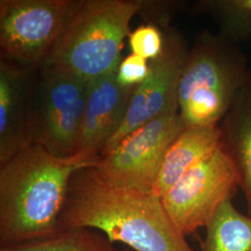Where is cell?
I'll return each instance as SVG.
<instances>
[{"label":"cell","mask_w":251,"mask_h":251,"mask_svg":"<svg viewBox=\"0 0 251 251\" xmlns=\"http://www.w3.org/2000/svg\"><path fill=\"white\" fill-rule=\"evenodd\" d=\"M165 43L156 59L149 61V74L135 90L125 117L100 156L113 150L135 129L156 117L179 112V87L188 58L179 34H164Z\"/></svg>","instance_id":"9c48e42d"},{"label":"cell","mask_w":251,"mask_h":251,"mask_svg":"<svg viewBox=\"0 0 251 251\" xmlns=\"http://www.w3.org/2000/svg\"><path fill=\"white\" fill-rule=\"evenodd\" d=\"M89 228L133 251H195L152 192L117 186L94 167L70 180L59 230ZM58 230V231H59Z\"/></svg>","instance_id":"6da1fadb"},{"label":"cell","mask_w":251,"mask_h":251,"mask_svg":"<svg viewBox=\"0 0 251 251\" xmlns=\"http://www.w3.org/2000/svg\"><path fill=\"white\" fill-rule=\"evenodd\" d=\"M0 251H2V250H0Z\"/></svg>","instance_id":"ffe728a7"},{"label":"cell","mask_w":251,"mask_h":251,"mask_svg":"<svg viewBox=\"0 0 251 251\" xmlns=\"http://www.w3.org/2000/svg\"><path fill=\"white\" fill-rule=\"evenodd\" d=\"M32 103L33 143L57 157L77 154L88 82L69 73L40 67Z\"/></svg>","instance_id":"5b68a950"},{"label":"cell","mask_w":251,"mask_h":251,"mask_svg":"<svg viewBox=\"0 0 251 251\" xmlns=\"http://www.w3.org/2000/svg\"><path fill=\"white\" fill-rule=\"evenodd\" d=\"M128 42L132 53L152 61L163 52L165 37L156 25H144L129 34Z\"/></svg>","instance_id":"2e32d148"},{"label":"cell","mask_w":251,"mask_h":251,"mask_svg":"<svg viewBox=\"0 0 251 251\" xmlns=\"http://www.w3.org/2000/svg\"><path fill=\"white\" fill-rule=\"evenodd\" d=\"M149 74V61L131 53L119 64L117 80L125 88H137L144 83Z\"/></svg>","instance_id":"e0dca14e"},{"label":"cell","mask_w":251,"mask_h":251,"mask_svg":"<svg viewBox=\"0 0 251 251\" xmlns=\"http://www.w3.org/2000/svg\"><path fill=\"white\" fill-rule=\"evenodd\" d=\"M247 86L243 65L208 35L189 52L179 87V113L185 126L218 125Z\"/></svg>","instance_id":"277c9868"},{"label":"cell","mask_w":251,"mask_h":251,"mask_svg":"<svg viewBox=\"0 0 251 251\" xmlns=\"http://www.w3.org/2000/svg\"><path fill=\"white\" fill-rule=\"evenodd\" d=\"M73 0H1V59L40 68L63 33Z\"/></svg>","instance_id":"52a82bcc"},{"label":"cell","mask_w":251,"mask_h":251,"mask_svg":"<svg viewBox=\"0 0 251 251\" xmlns=\"http://www.w3.org/2000/svg\"><path fill=\"white\" fill-rule=\"evenodd\" d=\"M222 137L218 125L185 127L166 152L152 193L162 198L187 171L215 151Z\"/></svg>","instance_id":"7c38bea8"},{"label":"cell","mask_w":251,"mask_h":251,"mask_svg":"<svg viewBox=\"0 0 251 251\" xmlns=\"http://www.w3.org/2000/svg\"><path fill=\"white\" fill-rule=\"evenodd\" d=\"M36 68L0 61V165L33 144L32 103Z\"/></svg>","instance_id":"30bf717a"},{"label":"cell","mask_w":251,"mask_h":251,"mask_svg":"<svg viewBox=\"0 0 251 251\" xmlns=\"http://www.w3.org/2000/svg\"><path fill=\"white\" fill-rule=\"evenodd\" d=\"M237 6H239L242 9L246 11H250L251 13V0H246V1H239L236 2Z\"/></svg>","instance_id":"ac0fdd59"},{"label":"cell","mask_w":251,"mask_h":251,"mask_svg":"<svg viewBox=\"0 0 251 251\" xmlns=\"http://www.w3.org/2000/svg\"><path fill=\"white\" fill-rule=\"evenodd\" d=\"M133 251L132 250H130V249H128V248H126V249H124L123 251Z\"/></svg>","instance_id":"d6986e66"},{"label":"cell","mask_w":251,"mask_h":251,"mask_svg":"<svg viewBox=\"0 0 251 251\" xmlns=\"http://www.w3.org/2000/svg\"><path fill=\"white\" fill-rule=\"evenodd\" d=\"M0 250L5 251H117L113 243L103 233L89 228L63 229L44 239Z\"/></svg>","instance_id":"9a60e30c"},{"label":"cell","mask_w":251,"mask_h":251,"mask_svg":"<svg viewBox=\"0 0 251 251\" xmlns=\"http://www.w3.org/2000/svg\"><path fill=\"white\" fill-rule=\"evenodd\" d=\"M222 143L239 171L241 189L251 215V94L243 89L221 126Z\"/></svg>","instance_id":"4fadbf2b"},{"label":"cell","mask_w":251,"mask_h":251,"mask_svg":"<svg viewBox=\"0 0 251 251\" xmlns=\"http://www.w3.org/2000/svg\"><path fill=\"white\" fill-rule=\"evenodd\" d=\"M117 80V73L88 82L77 154L97 158L121 125L135 90Z\"/></svg>","instance_id":"8fae6325"},{"label":"cell","mask_w":251,"mask_h":251,"mask_svg":"<svg viewBox=\"0 0 251 251\" xmlns=\"http://www.w3.org/2000/svg\"><path fill=\"white\" fill-rule=\"evenodd\" d=\"M142 7L139 0L75 1L62 35L41 67L87 82L117 73L131 19Z\"/></svg>","instance_id":"3957f363"},{"label":"cell","mask_w":251,"mask_h":251,"mask_svg":"<svg viewBox=\"0 0 251 251\" xmlns=\"http://www.w3.org/2000/svg\"><path fill=\"white\" fill-rule=\"evenodd\" d=\"M238 188H241L239 171L222 143L162 197V203L174 225L186 236L206 228Z\"/></svg>","instance_id":"8992f818"},{"label":"cell","mask_w":251,"mask_h":251,"mask_svg":"<svg viewBox=\"0 0 251 251\" xmlns=\"http://www.w3.org/2000/svg\"><path fill=\"white\" fill-rule=\"evenodd\" d=\"M99 157H57L33 144L0 165V249L50 237L59 221L70 180Z\"/></svg>","instance_id":"7a4b0ae2"},{"label":"cell","mask_w":251,"mask_h":251,"mask_svg":"<svg viewBox=\"0 0 251 251\" xmlns=\"http://www.w3.org/2000/svg\"><path fill=\"white\" fill-rule=\"evenodd\" d=\"M185 127L179 112L156 117L100 156L94 169L111 184L152 192L166 152Z\"/></svg>","instance_id":"ba28073f"},{"label":"cell","mask_w":251,"mask_h":251,"mask_svg":"<svg viewBox=\"0 0 251 251\" xmlns=\"http://www.w3.org/2000/svg\"><path fill=\"white\" fill-rule=\"evenodd\" d=\"M201 251H251V215L225 201L206 225Z\"/></svg>","instance_id":"5bb4252c"}]
</instances>
